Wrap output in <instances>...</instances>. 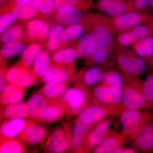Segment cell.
<instances>
[{
    "mask_svg": "<svg viewBox=\"0 0 153 153\" xmlns=\"http://www.w3.org/2000/svg\"><path fill=\"white\" fill-rule=\"evenodd\" d=\"M88 1H90L92 2V0H88Z\"/></svg>",
    "mask_w": 153,
    "mask_h": 153,
    "instance_id": "obj_52",
    "label": "cell"
},
{
    "mask_svg": "<svg viewBox=\"0 0 153 153\" xmlns=\"http://www.w3.org/2000/svg\"><path fill=\"white\" fill-rule=\"evenodd\" d=\"M89 91L87 88L79 85L67 89L57 100L66 108L67 117L76 116L88 102Z\"/></svg>",
    "mask_w": 153,
    "mask_h": 153,
    "instance_id": "obj_4",
    "label": "cell"
},
{
    "mask_svg": "<svg viewBox=\"0 0 153 153\" xmlns=\"http://www.w3.org/2000/svg\"><path fill=\"white\" fill-rule=\"evenodd\" d=\"M150 5L151 7L153 10V0H150Z\"/></svg>",
    "mask_w": 153,
    "mask_h": 153,
    "instance_id": "obj_51",
    "label": "cell"
},
{
    "mask_svg": "<svg viewBox=\"0 0 153 153\" xmlns=\"http://www.w3.org/2000/svg\"><path fill=\"white\" fill-rule=\"evenodd\" d=\"M26 152V149L21 143L15 139H1L0 153H20Z\"/></svg>",
    "mask_w": 153,
    "mask_h": 153,
    "instance_id": "obj_37",
    "label": "cell"
},
{
    "mask_svg": "<svg viewBox=\"0 0 153 153\" xmlns=\"http://www.w3.org/2000/svg\"><path fill=\"white\" fill-rule=\"evenodd\" d=\"M38 9L39 14L43 16H52L55 13V6L52 0H32Z\"/></svg>",
    "mask_w": 153,
    "mask_h": 153,
    "instance_id": "obj_39",
    "label": "cell"
},
{
    "mask_svg": "<svg viewBox=\"0 0 153 153\" xmlns=\"http://www.w3.org/2000/svg\"><path fill=\"white\" fill-rule=\"evenodd\" d=\"M47 105V100L39 92L32 96L27 103L30 119L41 123H44V116Z\"/></svg>",
    "mask_w": 153,
    "mask_h": 153,
    "instance_id": "obj_21",
    "label": "cell"
},
{
    "mask_svg": "<svg viewBox=\"0 0 153 153\" xmlns=\"http://www.w3.org/2000/svg\"><path fill=\"white\" fill-rule=\"evenodd\" d=\"M135 52L144 60L149 61L153 55V35L148 36L135 42Z\"/></svg>",
    "mask_w": 153,
    "mask_h": 153,
    "instance_id": "obj_31",
    "label": "cell"
},
{
    "mask_svg": "<svg viewBox=\"0 0 153 153\" xmlns=\"http://www.w3.org/2000/svg\"><path fill=\"white\" fill-rule=\"evenodd\" d=\"M69 149V144L65 131L57 128L48 137L46 144L47 152L63 153Z\"/></svg>",
    "mask_w": 153,
    "mask_h": 153,
    "instance_id": "obj_19",
    "label": "cell"
},
{
    "mask_svg": "<svg viewBox=\"0 0 153 153\" xmlns=\"http://www.w3.org/2000/svg\"><path fill=\"white\" fill-rule=\"evenodd\" d=\"M90 34L87 33L82 35L77 42L74 49L76 50L79 58L87 60L88 56Z\"/></svg>",
    "mask_w": 153,
    "mask_h": 153,
    "instance_id": "obj_40",
    "label": "cell"
},
{
    "mask_svg": "<svg viewBox=\"0 0 153 153\" xmlns=\"http://www.w3.org/2000/svg\"><path fill=\"white\" fill-rule=\"evenodd\" d=\"M41 51L40 44L32 43L22 52L21 60L19 63L25 68L30 69V66L34 63V60Z\"/></svg>",
    "mask_w": 153,
    "mask_h": 153,
    "instance_id": "obj_33",
    "label": "cell"
},
{
    "mask_svg": "<svg viewBox=\"0 0 153 153\" xmlns=\"http://www.w3.org/2000/svg\"><path fill=\"white\" fill-rule=\"evenodd\" d=\"M1 120L23 118L30 119L27 103L21 102L5 106L1 111Z\"/></svg>",
    "mask_w": 153,
    "mask_h": 153,
    "instance_id": "obj_27",
    "label": "cell"
},
{
    "mask_svg": "<svg viewBox=\"0 0 153 153\" xmlns=\"http://www.w3.org/2000/svg\"><path fill=\"white\" fill-rule=\"evenodd\" d=\"M25 39L38 44H44L48 39L50 28L48 23L41 19H33L25 23Z\"/></svg>",
    "mask_w": 153,
    "mask_h": 153,
    "instance_id": "obj_10",
    "label": "cell"
},
{
    "mask_svg": "<svg viewBox=\"0 0 153 153\" xmlns=\"http://www.w3.org/2000/svg\"><path fill=\"white\" fill-rule=\"evenodd\" d=\"M127 139L122 132L109 130L101 143L93 150V152L112 153L117 148L123 147Z\"/></svg>",
    "mask_w": 153,
    "mask_h": 153,
    "instance_id": "obj_16",
    "label": "cell"
},
{
    "mask_svg": "<svg viewBox=\"0 0 153 153\" xmlns=\"http://www.w3.org/2000/svg\"><path fill=\"white\" fill-rule=\"evenodd\" d=\"M91 24L90 40L87 63L100 65L106 62L112 46L111 29L98 20H92Z\"/></svg>",
    "mask_w": 153,
    "mask_h": 153,
    "instance_id": "obj_1",
    "label": "cell"
},
{
    "mask_svg": "<svg viewBox=\"0 0 153 153\" xmlns=\"http://www.w3.org/2000/svg\"><path fill=\"white\" fill-rule=\"evenodd\" d=\"M13 0H0L1 10L8 7L13 2Z\"/></svg>",
    "mask_w": 153,
    "mask_h": 153,
    "instance_id": "obj_48",
    "label": "cell"
},
{
    "mask_svg": "<svg viewBox=\"0 0 153 153\" xmlns=\"http://www.w3.org/2000/svg\"><path fill=\"white\" fill-rule=\"evenodd\" d=\"M151 114L148 111L124 108L120 115L122 132L131 140L140 130Z\"/></svg>",
    "mask_w": 153,
    "mask_h": 153,
    "instance_id": "obj_5",
    "label": "cell"
},
{
    "mask_svg": "<svg viewBox=\"0 0 153 153\" xmlns=\"http://www.w3.org/2000/svg\"><path fill=\"white\" fill-rule=\"evenodd\" d=\"M64 30L63 26L59 23L52 26L47 43V48L49 52H55L61 48L60 38Z\"/></svg>",
    "mask_w": 153,
    "mask_h": 153,
    "instance_id": "obj_32",
    "label": "cell"
},
{
    "mask_svg": "<svg viewBox=\"0 0 153 153\" xmlns=\"http://www.w3.org/2000/svg\"><path fill=\"white\" fill-rule=\"evenodd\" d=\"M133 9L143 10L150 5V0H128Z\"/></svg>",
    "mask_w": 153,
    "mask_h": 153,
    "instance_id": "obj_44",
    "label": "cell"
},
{
    "mask_svg": "<svg viewBox=\"0 0 153 153\" xmlns=\"http://www.w3.org/2000/svg\"><path fill=\"white\" fill-rule=\"evenodd\" d=\"M122 104L100 105L88 104L76 115V120L89 126H95L109 117L119 116L124 109Z\"/></svg>",
    "mask_w": 153,
    "mask_h": 153,
    "instance_id": "obj_2",
    "label": "cell"
},
{
    "mask_svg": "<svg viewBox=\"0 0 153 153\" xmlns=\"http://www.w3.org/2000/svg\"><path fill=\"white\" fill-rule=\"evenodd\" d=\"M137 152V151L134 148H124L121 147L115 149L112 153H134Z\"/></svg>",
    "mask_w": 153,
    "mask_h": 153,
    "instance_id": "obj_47",
    "label": "cell"
},
{
    "mask_svg": "<svg viewBox=\"0 0 153 153\" xmlns=\"http://www.w3.org/2000/svg\"><path fill=\"white\" fill-rule=\"evenodd\" d=\"M33 125H37V124L35 122L22 118L13 119L5 121L1 125V139L15 138L27 126Z\"/></svg>",
    "mask_w": 153,
    "mask_h": 153,
    "instance_id": "obj_15",
    "label": "cell"
},
{
    "mask_svg": "<svg viewBox=\"0 0 153 153\" xmlns=\"http://www.w3.org/2000/svg\"><path fill=\"white\" fill-rule=\"evenodd\" d=\"M55 16L59 24L67 26L81 24L84 20L81 10L73 7L58 9L55 12Z\"/></svg>",
    "mask_w": 153,
    "mask_h": 153,
    "instance_id": "obj_20",
    "label": "cell"
},
{
    "mask_svg": "<svg viewBox=\"0 0 153 153\" xmlns=\"http://www.w3.org/2000/svg\"><path fill=\"white\" fill-rule=\"evenodd\" d=\"M134 148L143 153L153 152V114L151 116L136 137L132 140Z\"/></svg>",
    "mask_w": 153,
    "mask_h": 153,
    "instance_id": "obj_11",
    "label": "cell"
},
{
    "mask_svg": "<svg viewBox=\"0 0 153 153\" xmlns=\"http://www.w3.org/2000/svg\"><path fill=\"white\" fill-rule=\"evenodd\" d=\"M17 19L10 12L1 13L0 33L1 34L8 27L16 22Z\"/></svg>",
    "mask_w": 153,
    "mask_h": 153,
    "instance_id": "obj_43",
    "label": "cell"
},
{
    "mask_svg": "<svg viewBox=\"0 0 153 153\" xmlns=\"http://www.w3.org/2000/svg\"><path fill=\"white\" fill-rule=\"evenodd\" d=\"M38 125H33L28 126L22 131L20 134L17 137L19 140L24 143H26L28 137L32 133L35 127Z\"/></svg>",
    "mask_w": 153,
    "mask_h": 153,
    "instance_id": "obj_45",
    "label": "cell"
},
{
    "mask_svg": "<svg viewBox=\"0 0 153 153\" xmlns=\"http://www.w3.org/2000/svg\"><path fill=\"white\" fill-rule=\"evenodd\" d=\"M98 85L118 88L122 89L124 85L123 76L118 72L111 70L105 72L103 79Z\"/></svg>",
    "mask_w": 153,
    "mask_h": 153,
    "instance_id": "obj_36",
    "label": "cell"
},
{
    "mask_svg": "<svg viewBox=\"0 0 153 153\" xmlns=\"http://www.w3.org/2000/svg\"><path fill=\"white\" fill-rule=\"evenodd\" d=\"M121 104L125 108L142 110L146 108L142 82L139 79H124Z\"/></svg>",
    "mask_w": 153,
    "mask_h": 153,
    "instance_id": "obj_3",
    "label": "cell"
},
{
    "mask_svg": "<svg viewBox=\"0 0 153 153\" xmlns=\"http://www.w3.org/2000/svg\"><path fill=\"white\" fill-rule=\"evenodd\" d=\"M84 31V27L81 24L71 25L64 29L60 38L61 48L70 44L71 42L81 37Z\"/></svg>",
    "mask_w": 153,
    "mask_h": 153,
    "instance_id": "obj_34",
    "label": "cell"
},
{
    "mask_svg": "<svg viewBox=\"0 0 153 153\" xmlns=\"http://www.w3.org/2000/svg\"><path fill=\"white\" fill-rule=\"evenodd\" d=\"M1 61V71H0V91H2L7 85V78L5 75V66L4 65L3 60Z\"/></svg>",
    "mask_w": 153,
    "mask_h": 153,
    "instance_id": "obj_46",
    "label": "cell"
},
{
    "mask_svg": "<svg viewBox=\"0 0 153 153\" xmlns=\"http://www.w3.org/2000/svg\"><path fill=\"white\" fill-rule=\"evenodd\" d=\"M94 126L87 125L76 120L72 123L63 124L69 149L74 152L82 153L85 137Z\"/></svg>",
    "mask_w": 153,
    "mask_h": 153,
    "instance_id": "obj_6",
    "label": "cell"
},
{
    "mask_svg": "<svg viewBox=\"0 0 153 153\" xmlns=\"http://www.w3.org/2000/svg\"><path fill=\"white\" fill-rule=\"evenodd\" d=\"M51 64L49 52L41 50L33 63L32 72L36 80L42 79L49 71Z\"/></svg>",
    "mask_w": 153,
    "mask_h": 153,
    "instance_id": "obj_23",
    "label": "cell"
},
{
    "mask_svg": "<svg viewBox=\"0 0 153 153\" xmlns=\"http://www.w3.org/2000/svg\"><path fill=\"white\" fill-rule=\"evenodd\" d=\"M26 48L22 41L11 42L3 45L0 50L1 57L10 59L22 54Z\"/></svg>",
    "mask_w": 153,
    "mask_h": 153,
    "instance_id": "obj_35",
    "label": "cell"
},
{
    "mask_svg": "<svg viewBox=\"0 0 153 153\" xmlns=\"http://www.w3.org/2000/svg\"><path fill=\"white\" fill-rule=\"evenodd\" d=\"M25 1V0H13V2L8 7L2 9L1 10V13H3V12H8L11 10V9L13 7V6L16 5V4H18L20 2L22 1Z\"/></svg>",
    "mask_w": 153,
    "mask_h": 153,
    "instance_id": "obj_49",
    "label": "cell"
},
{
    "mask_svg": "<svg viewBox=\"0 0 153 153\" xmlns=\"http://www.w3.org/2000/svg\"><path fill=\"white\" fill-rule=\"evenodd\" d=\"M66 108L60 102L56 101L48 102L44 116V121L51 123L60 120L65 116H67Z\"/></svg>",
    "mask_w": 153,
    "mask_h": 153,
    "instance_id": "obj_30",
    "label": "cell"
},
{
    "mask_svg": "<svg viewBox=\"0 0 153 153\" xmlns=\"http://www.w3.org/2000/svg\"><path fill=\"white\" fill-rule=\"evenodd\" d=\"M117 62L123 74V79H138L147 70L145 60L135 55L120 54L118 55Z\"/></svg>",
    "mask_w": 153,
    "mask_h": 153,
    "instance_id": "obj_8",
    "label": "cell"
},
{
    "mask_svg": "<svg viewBox=\"0 0 153 153\" xmlns=\"http://www.w3.org/2000/svg\"><path fill=\"white\" fill-rule=\"evenodd\" d=\"M74 70V65L63 66L51 63L49 71L42 81L45 83L67 82L73 76Z\"/></svg>",
    "mask_w": 153,
    "mask_h": 153,
    "instance_id": "obj_18",
    "label": "cell"
},
{
    "mask_svg": "<svg viewBox=\"0 0 153 153\" xmlns=\"http://www.w3.org/2000/svg\"><path fill=\"white\" fill-rule=\"evenodd\" d=\"M153 34V21L149 25H140L129 31L122 33L118 38L119 43L123 47H128L143 38Z\"/></svg>",
    "mask_w": 153,
    "mask_h": 153,
    "instance_id": "obj_14",
    "label": "cell"
},
{
    "mask_svg": "<svg viewBox=\"0 0 153 153\" xmlns=\"http://www.w3.org/2000/svg\"></svg>",
    "mask_w": 153,
    "mask_h": 153,
    "instance_id": "obj_53",
    "label": "cell"
},
{
    "mask_svg": "<svg viewBox=\"0 0 153 153\" xmlns=\"http://www.w3.org/2000/svg\"><path fill=\"white\" fill-rule=\"evenodd\" d=\"M77 57L78 54L74 48H63L54 52L51 58V63L60 66H71L74 65Z\"/></svg>",
    "mask_w": 153,
    "mask_h": 153,
    "instance_id": "obj_26",
    "label": "cell"
},
{
    "mask_svg": "<svg viewBox=\"0 0 153 153\" xmlns=\"http://www.w3.org/2000/svg\"><path fill=\"white\" fill-rule=\"evenodd\" d=\"M122 97L121 88L98 85L89 92L88 103L100 105L120 104Z\"/></svg>",
    "mask_w": 153,
    "mask_h": 153,
    "instance_id": "obj_7",
    "label": "cell"
},
{
    "mask_svg": "<svg viewBox=\"0 0 153 153\" xmlns=\"http://www.w3.org/2000/svg\"><path fill=\"white\" fill-rule=\"evenodd\" d=\"M56 11L61 8L73 7L79 10L88 8L91 2L88 0H52Z\"/></svg>",
    "mask_w": 153,
    "mask_h": 153,
    "instance_id": "obj_38",
    "label": "cell"
},
{
    "mask_svg": "<svg viewBox=\"0 0 153 153\" xmlns=\"http://www.w3.org/2000/svg\"><path fill=\"white\" fill-rule=\"evenodd\" d=\"M5 75L9 84L20 88L30 87L36 80L32 71L19 63L7 69L5 71Z\"/></svg>",
    "mask_w": 153,
    "mask_h": 153,
    "instance_id": "obj_9",
    "label": "cell"
},
{
    "mask_svg": "<svg viewBox=\"0 0 153 153\" xmlns=\"http://www.w3.org/2000/svg\"><path fill=\"white\" fill-rule=\"evenodd\" d=\"M25 93V88H20L12 84H8L1 92V107L18 103L22 100Z\"/></svg>",
    "mask_w": 153,
    "mask_h": 153,
    "instance_id": "obj_24",
    "label": "cell"
},
{
    "mask_svg": "<svg viewBox=\"0 0 153 153\" xmlns=\"http://www.w3.org/2000/svg\"><path fill=\"white\" fill-rule=\"evenodd\" d=\"M143 88L146 100V108L153 107V72L146 76L142 82Z\"/></svg>",
    "mask_w": 153,
    "mask_h": 153,
    "instance_id": "obj_41",
    "label": "cell"
},
{
    "mask_svg": "<svg viewBox=\"0 0 153 153\" xmlns=\"http://www.w3.org/2000/svg\"><path fill=\"white\" fill-rule=\"evenodd\" d=\"M104 73L101 68L97 66H91L83 73L75 85L88 88L94 84H99L103 79Z\"/></svg>",
    "mask_w": 153,
    "mask_h": 153,
    "instance_id": "obj_29",
    "label": "cell"
},
{
    "mask_svg": "<svg viewBox=\"0 0 153 153\" xmlns=\"http://www.w3.org/2000/svg\"><path fill=\"white\" fill-rule=\"evenodd\" d=\"M148 61H149V63L151 68L153 70V55Z\"/></svg>",
    "mask_w": 153,
    "mask_h": 153,
    "instance_id": "obj_50",
    "label": "cell"
},
{
    "mask_svg": "<svg viewBox=\"0 0 153 153\" xmlns=\"http://www.w3.org/2000/svg\"><path fill=\"white\" fill-rule=\"evenodd\" d=\"M151 19L146 14H142L136 12H128L113 19V27L119 31H124L132 29Z\"/></svg>",
    "mask_w": 153,
    "mask_h": 153,
    "instance_id": "obj_13",
    "label": "cell"
},
{
    "mask_svg": "<svg viewBox=\"0 0 153 153\" xmlns=\"http://www.w3.org/2000/svg\"><path fill=\"white\" fill-rule=\"evenodd\" d=\"M110 124L108 119L94 126L85 137L82 153L90 152L101 143L110 130Z\"/></svg>",
    "mask_w": 153,
    "mask_h": 153,
    "instance_id": "obj_12",
    "label": "cell"
},
{
    "mask_svg": "<svg viewBox=\"0 0 153 153\" xmlns=\"http://www.w3.org/2000/svg\"><path fill=\"white\" fill-rule=\"evenodd\" d=\"M25 37V29L22 24L16 23L11 25L1 34V45L11 42L22 41Z\"/></svg>",
    "mask_w": 153,
    "mask_h": 153,
    "instance_id": "obj_28",
    "label": "cell"
},
{
    "mask_svg": "<svg viewBox=\"0 0 153 153\" xmlns=\"http://www.w3.org/2000/svg\"><path fill=\"white\" fill-rule=\"evenodd\" d=\"M68 82H47L40 89L39 93L48 102L56 101L67 90Z\"/></svg>",
    "mask_w": 153,
    "mask_h": 153,
    "instance_id": "obj_25",
    "label": "cell"
},
{
    "mask_svg": "<svg viewBox=\"0 0 153 153\" xmlns=\"http://www.w3.org/2000/svg\"><path fill=\"white\" fill-rule=\"evenodd\" d=\"M46 133L47 131L44 126H37L28 137L25 143L30 146L37 144L45 138Z\"/></svg>",
    "mask_w": 153,
    "mask_h": 153,
    "instance_id": "obj_42",
    "label": "cell"
},
{
    "mask_svg": "<svg viewBox=\"0 0 153 153\" xmlns=\"http://www.w3.org/2000/svg\"><path fill=\"white\" fill-rule=\"evenodd\" d=\"M97 7L105 14L113 17L133 10L128 0H100Z\"/></svg>",
    "mask_w": 153,
    "mask_h": 153,
    "instance_id": "obj_17",
    "label": "cell"
},
{
    "mask_svg": "<svg viewBox=\"0 0 153 153\" xmlns=\"http://www.w3.org/2000/svg\"><path fill=\"white\" fill-rule=\"evenodd\" d=\"M8 12H10L17 19L22 21H28L37 17L39 14L32 0H25L20 2L13 6Z\"/></svg>",
    "mask_w": 153,
    "mask_h": 153,
    "instance_id": "obj_22",
    "label": "cell"
}]
</instances>
